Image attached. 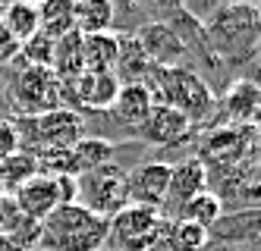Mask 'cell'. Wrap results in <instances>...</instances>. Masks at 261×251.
Returning a JSON list of instances; mask_svg holds the SVG:
<instances>
[{
  "mask_svg": "<svg viewBox=\"0 0 261 251\" xmlns=\"http://www.w3.org/2000/svg\"><path fill=\"white\" fill-rule=\"evenodd\" d=\"M120 85L114 72H79L76 79H60V101L85 110H110Z\"/></svg>",
  "mask_w": 261,
  "mask_h": 251,
  "instance_id": "obj_6",
  "label": "cell"
},
{
  "mask_svg": "<svg viewBox=\"0 0 261 251\" xmlns=\"http://www.w3.org/2000/svg\"><path fill=\"white\" fill-rule=\"evenodd\" d=\"M201 35L220 63H249L261 41V10L255 4H223L201 25Z\"/></svg>",
  "mask_w": 261,
  "mask_h": 251,
  "instance_id": "obj_1",
  "label": "cell"
},
{
  "mask_svg": "<svg viewBox=\"0 0 261 251\" xmlns=\"http://www.w3.org/2000/svg\"><path fill=\"white\" fill-rule=\"evenodd\" d=\"M76 204L91 210L95 217H117L120 210L129 204V191H126V170L117 163H107L85 173L76 179Z\"/></svg>",
  "mask_w": 261,
  "mask_h": 251,
  "instance_id": "obj_4",
  "label": "cell"
},
{
  "mask_svg": "<svg viewBox=\"0 0 261 251\" xmlns=\"http://www.w3.org/2000/svg\"><path fill=\"white\" fill-rule=\"evenodd\" d=\"M192 123L182 117L179 110L173 107H167V104H154L151 113L145 117V123L136 129L145 142H151V145H161V148H170V145H179L186 142L192 135Z\"/></svg>",
  "mask_w": 261,
  "mask_h": 251,
  "instance_id": "obj_11",
  "label": "cell"
},
{
  "mask_svg": "<svg viewBox=\"0 0 261 251\" xmlns=\"http://www.w3.org/2000/svg\"><path fill=\"white\" fill-rule=\"evenodd\" d=\"M252 142H255V126H230V129L211 135L208 145H204V151H208L214 160L233 163V160L242 157L246 148H252Z\"/></svg>",
  "mask_w": 261,
  "mask_h": 251,
  "instance_id": "obj_19",
  "label": "cell"
},
{
  "mask_svg": "<svg viewBox=\"0 0 261 251\" xmlns=\"http://www.w3.org/2000/svg\"><path fill=\"white\" fill-rule=\"evenodd\" d=\"M170 220L161 217V210L151 207H139V204H126L117 217L107 220V242L117 251H151L161 236L164 226Z\"/></svg>",
  "mask_w": 261,
  "mask_h": 251,
  "instance_id": "obj_5",
  "label": "cell"
},
{
  "mask_svg": "<svg viewBox=\"0 0 261 251\" xmlns=\"http://www.w3.org/2000/svg\"><path fill=\"white\" fill-rule=\"evenodd\" d=\"M16 151H19V135H16L13 120H0V160H7Z\"/></svg>",
  "mask_w": 261,
  "mask_h": 251,
  "instance_id": "obj_26",
  "label": "cell"
},
{
  "mask_svg": "<svg viewBox=\"0 0 261 251\" xmlns=\"http://www.w3.org/2000/svg\"><path fill=\"white\" fill-rule=\"evenodd\" d=\"M0 16H4V7H0Z\"/></svg>",
  "mask_w": 261,
  "mask_h": 251,
  "instance_id": "obj_28",
  "label": "cell"
},
{
  "mask_svg": "<svg viewBox=\"0 0 261 251\" xmlns=\"http://www.w3.org/2000/svg\"><path fill=\"white\" fill-rule=\"evenodd\" d=\"M117 66H114V75L117 79H126L123 85H133V82H145L148 79V72L154 69V63L145 57V50L139 47L136 41V35H117Z\"/></svg>",
  "mask_w": 261,
  "mask_h": 251,
  "instance_id": "obj_15",
  "label": "cell"
},
{
  "mask_svg": "<svg viewBox=\"0 0 261 251\" xmlns=\"http://www.w3.org/2000/svg\"><path fill=\"white\" fill-rule=\"evenodd\" d=\"M220 214H223L220 198L214 195V191H201V195H195L189 204L179 210L176 220H189V223H195V226H201V229H208L211 223L220 220ZM170 223H173V220H170Z\"/></svg>",
  "mask_w": 261,
  "mask_h": 251,
  "instance_id": "obj_23",
  "label": "cell"
},
{
  "mask_svg": "<svg viewBox=\"0 0 261 251\" xmlns=\"http://www.w3.org/2000/svg\"><path fill=\"white\" fill-rule=\"evenodd\" d=\"M10 198L16 201V207H19L25 217L38 220V223L50 214V210L63 207V204H60V191H57V179L47 176V173H38V176H32L25 185L16 188Z\"/></svg>",
  "mask_w": 261,
  "mask_h": 251,
  "instance_id": "obj_12",
  "label": "cell"
},
{
  "mask_svg": "<svg viewBox=\"0 0 261 251\" xmlns=\"http://www.w3.org/2000/svg\"><path fill=\"white\" fill-rule=\"evenodd\" d=\"M16 101L29 117H38V113L57 110L60 104V79L50 69L41 66H25L16 75Z\"/></svg>",
  "mask_w": 261,
  "mask_h": 251,
  "instance_id": "obj_8",
  "label": "cell"
},
{
  "mask_svg": "<svg viewBox=\"0 0 261 251\" xmlns=\"http://www.w3.org/2000/svg\"><path fill=\"white\" fill-rule=\"evenodd\" d=\"M69 16H72V32L101 35V32H110V25H114V4H107V0H79V4H69Z\"/></svg>",
  "mask_w": 261,
  "mask_h": 251,
  "instance_id": "obj_17",
  "label": "cell"
},
{
  "mask_svg": "<svg viewBox=\"0 0 261 251\" xmlns=\"http://www.w3.org/2000/svg\"><path fill=\"white\" fill-rule=\"evenodd\" d=\"M69 163H72V176H85V173L114 163V145L107 138H79L69 148Z\"/></svg>",
  "mask_w": 261,
  "mask_h": 251,
  "instance_id": "obj_18",
  "label": "cell"
},
{
  "mask_svg": "<svg viewBox=\"0 0 261 251\" xmlns=\"http://www.w3.org/2000/svg\"><path fill=\"white\" fill-rule=\"evenodd\" d=\"M139 47L145 50V57L161 69H176L182 66L189 47L182 44V38L176 35V29L170 22H148L139 35H136Z\"/></svg>",
  "mask_w": 261,
  "mask_h": 251,
  "instance_id": "obj_9",
  "label": "cell"
},
{
  "mask_svg": "<svg viewBox=\"0 0 261 251\" xmlns=\"http://www.w3.org/2000/svg\"><path fill=\"white\" fill-rule=\"evenodd\" d=\"M170 248L173 251H201L208 245V229H201L189 220H173L170 223Z\"/></svg>",
  "mask_w": 261,
  "mask_h": 251,
  "instance_id": "obj_24",
  "label": "cell"
},
{
  "mask_svg": "<svg viewBox=\"0 0 261 251\" xmlns=\"http://www.w3.org/2000/svg\"><path fill=\"white\" fill-rule=\"evenodd\" d=\"M38 7L35 4H10L4 7V16H0V29H4L16 44L29 41V38L38 32Z\"/></svg>",
  "mask_w": 261,
  "mask_h": 251,
  "instance_id": "obj_21",
  "label": "cell"
},
{
  "mask_svg": "<svg viewBox=\"0 0 261 251\" xmlns=\"http://www.w3.org/2000/svg\"><path fill=\"white\" fill-rule=\"evenodd\" d=\"M151 107H154L151 91H148L145 85H139V82H133V85H120L110 113H114L117 123H123L126 129H139L145 123V117L151 113Z\"/></svg>",
  "mask_w": 261,
  "mask_h": 251,
  "instance_id": "obj_14",
  "label": "cell"
},
{
  "mask_svg": "<svg viewBox=\"0 0 261 251\" xmlns=\"http://www.w3.org/2000/svg\"><path fill=\"white\" fill-rule=\"evenodd\" d=\"M32 176H38V160L29 151H16L7 160H0V195L10 188L16 191L19 185H25Z\"/></svg>",
  "mask_w": 261,
  "mask_h": 251,
  "instance_id": "obj_22",
  "label": "cell"
},
{
  "mask_svg": "<svg viewBox=\"0 0 261 251\" xmlns=\"http://www.w3.org/2000/svg\"><path fill=\"white\" fill-rule=\"evenodd\" d=\"M107 220L95 217L82 204H63L41 220L44 251H98L107 245Z\"/></svg>",
  "mask_w": 261,
  "mask_h": 251,
  "instance_id": "obj_3",
  "label": "cell"
},
{
  "mask_svg": "<svg viewBox=\"0 0 261 251\" xmlns=\"http://www.w3.org/2000/svg\"><path fill=\"white\" fill-rule=\"evenodd\" d=\"M142 85L151 91L154 104H167V107L179 110L192 126L208 120L214 113V104H217L211 85L204 82L195 69H189V66H176V69L154 66Z\"/></svg>",
  "mask_w": 261,
  "mask_h": 251,
  "instance_id": "obj_2",
  "label": "cell"
},
{
  "mask_svg": "<svg viewBox=\"0 0 261 251\" xmlns=\"http://www.w3.org/2000/svg\"><path fill=\"white\" fill-rule=\"evenodd\" d=\"M258 104H261V91L255 79H236L220 98V110L233 126H255Z\"/></svg>",
  "mask_w": 261,
  "mask_h": 251,
  "instance_id": "obj_13",
  "label": "cell"
},
{
  "mask_svg": "<svg viewBox=\"0 0 261 251\" xmlns=\"http://www.w3.org/2000/svg\"><path fill=\"white\" fill-rule=\"evenodd\" d=\"M19 50H22V57H25V63H29V66L50 69V60H54V41H50L47 35L35 32L29 41H22V44H19Z\"/></svg>",
  "mask_w": 261,
  "mask_h": 251,
  "instance_id": "obj_25",
  "label": "cell"
},
{
  "mask_svg": "<svg viewBox=\"0 0 261 251\" xmlns=\"http://www.w3.org/2000/svg\"><path fill=\"white\" fill-rule=\"evenodd\" d=\"M167 182H170V166H167V163L148 160V163L136 166L133 173H126L129 204L161 210L164 207V198H167Z\"/></svg>",
  "mask_w": 261,
  "mask_h": 251,
  "instance_id": "obj_10",
  "label": "cell"
},
{
  "mask_svg": "<svg viewBox=\"0 0 261 251\" xmlns=\"http://www.w3.org/2000/svg\"><path fill=\"white\" fill-rule=\"evenodd\" d=\"M117 35H82V72H114L117 66Z\"/></svg>",
  "mask_w": 261,
  "mask_h": 251,
  "instance_id": "obj_16",
  "label": "cell"
},
{
  "mask_svg": "<svg viewBox=\"0 0 261 251\" xmlns=\"http://www.w3.org/2000/svg\"><path fill=\"white\" fill-rule=\"evenodd\" d=\"M208 179H211V173L204 166V160H198V157H189V160L170 166V182H167V198H164V207H161V217L176 220V214L195 195L208 191Z\"/></svg>",
  "mask_w": 261,
  "mask_h": 251,
  "instance_id": "obj_7",
  "label": "cell"
},
{
  "mask_svg": "<svg viewBox=\"0 0 261 251\" xmlns=\"http://www.w3.org/2000/svg\"><path fill=\"white\" fill-rule=\"evenodd\" d=\"M0 251H22V248L16 245V242H10L7 236H0Z\"/></svg>",
  "mask_w": 261,
  "mask_h": 251,
  "instance_id": "obj_27",
  "label": "cell"
},
{
  "mask_svg": "<svg viewBox=\"0 0 261 251\" xmlns=\"http://www.w3.org/2000/svg\"><path fill=\"white\" fill-rule=\"evenodd\" d=\"M50 72L57 75V79H76L82 72V35L79 32H66L63 38L54 41Z\"/></svg>",
  "mask_w": 261,
  "mask_h": 251,
  "instance_id": "obj_20",
  "label": "cell"
}]
</instances>
